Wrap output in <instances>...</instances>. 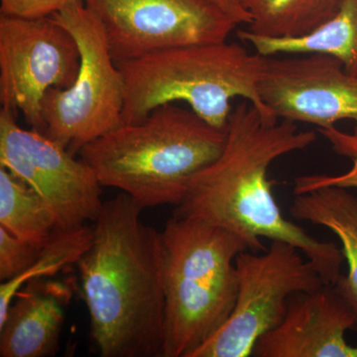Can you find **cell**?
Instances as JSON below:
<instances>
[{"label": "cell", "mask_w": 357, "mask_h": 357, "mask_svg": "<svg viewBox=\"0 0 357 357\" xmlns=\"http://www.w3.org/2000/svg\"><path fill=\"white\" fill-rule=\"evenodd\" d=\"M290 213L297 220L330 229L340 241L349 271L335 286L356 312L357 330V197L345 188H319L295 195Z\"/></svg>", "instance_id": "cell-14"}, {"label": "cell", "mask_w": 357, "mask_h": 357, "mask_svg": "<svg viewBox=\"0 0 357 357\" xmlns=\"http://www.w3.org/2000/svg\"><path fill=\"white\" fill-rule=\"evenodd\" d=\"M356 326V312L335 285L294 294L285 318L258 340L252 356L357 357L345 340Z\"/></svg>", "instance_id": "cell-12"}, {"label": "cell", "mask_w": 357, "mask_h": 357, "mask_svg": "<svg viewBox=\"0 0 357 357\" xmlns=\"http://www.w3.org/2000/svg\"><path fill=\"white\" fill-rule=\"evenodd\" d=\"M70 298L69 289L48 278L25 284L0 326V356H55Z\"/></svg>", "instance_id": "cell-13"}, {"label": "cell", "mask_w": 357, "mask_h": 357, "mask_svg": "<svg viewBox=\"0 0 357 357\" xmlns=\"http://www.w3.org/2000/svg\"><path fill=\"white\" fill-rule=\"evenodd\" d=\"M53 17L76 40L81 66L69 88L51 89L45 95L44 134L75 155L124 124V81L102 21L84 0L72 2Z\"/></svg>", "instance_id": "cell-6"}, {"label": "cell", "mask_w": 357, "mask_h": 357, "mask_svg": "<svg viewBox=\"0 0 357 357\" xmlns=\"http://www.w3.org/2000/svg\"><path fill=\"white\" fill-rule=\"evenodd\" d=\"M258 91L279 119L319 128L344 119L357 123V76L326 54L266 56Z\"/></svg>", "instance_id": "cell-11"}, {"label": "cell", "mask_w": 357, "mask_h": 357, "mask_svg": "<svg viewBox=\"0 0 357 357\" xmlns=\"http://www.w3.org/2000/svg\"><path fill=\"white\" fill-rule=\"evenodd\" d=\"M124 192L105 202L77 262L91 337L102 357H162L165 326L161 232Z\"/></svg>", "instance_id": "cell-2"}, {"label": "cell", "mask_w": 357, "mask_h": 357, "mask_svg": "<svg viewBox=\"0 0 357 357\" xmlns=\"http://www.w3.org/2000/svg\"><path fill=\"white\" fill-rule=\"evenodd\" d=\"M79 66V45L53 16L0 15V102L21 112L31 129L45 133V95L51 89L69 88Z\"/></svg>", "instance_id": "cell-9"}, {"label": "cell", "mask_w": 357, "mask_h": 357, "mask_svg": "<svg viewBox=\"0 0 357 357\" xmlns=\"http://www.w3.org/2000/svg\"><path fill=\"white\" fill-rule=\"evenodd\" d=\"M237 36L263 56L311 53L333 56L342 63L347 73L357 76V0H342L337 13L306 36L268 38L248 30H238Z\"/></svg>", "instance_id": "cell-15"}, {"label": "cell", "mask_w": 357, "mask_h": 357, "mask_svg": "<svg viewBox=\"0 0 357 357\" xmlns=\"http://www.w3.org/2000/svg\"><path fill=\"white\" fill-rule=\"evenodd\" d=\"M161 237L166 298L162 357H192L229 318L238 292L236 257L250 248L229 230L176 215Z\"/></svg>", "instance_id": "cell-5"}, {"label": "cell", "mask_w": 357, "mask_h": 357, "mask_svg": "<svg viewBox=\"0 0 357 357\" xmlns=\"http://www.w3.org/2000/svg\"><path fill=\"white\" fill-rule=\"evenodd\" d=\"M222 1L225 2V3L232 4V6H238L236 0H222Z\"/></svg>", "instance_id": "cell-23"}, {"label": "cell", "mask_w": 357, "mask_h": 357, "mask_svg": "<svg viewBox=\"0 0 357 357\" xmlns=\"http://www.w3.org/2000/svg\"><path fill=\"white\" fill-rule=\"evenodd\" d=\"M0 167L41 198L59 229L95 222L103 206L102 185L95 171L39 131L26 130L13 110H0Z\"/></svg>", "instance_id": "cell-10"}, {"label": "cell", "mask_w": 357, "mask_h": 357, "mask_svg": "<svg viewBox=\"0 0 357 357\" xmlns=\"http://www.w3.org/2000/svg\"><path fill=\"white\" fill-rule=\"evenodd\" d=\"M238 292L225 325L192 357H248L258 340L280 325L294 294L325 285L304 253L283 241L236 257Z\"/></svg>", "instance_id": "cell-7"}, {"label": "cell", "mask_w": 357, "mask_h": 357, "mask_svg": "<svg viewBox=\"0 0 357 357\" xmlns=\"http://www.w3.org/2000/svg\"><path fill=\"white\" fill-rule=\"evenodd\" d=\"M0 227L38 248L59 229L38 195L3 167H0Z\"/></svg>", "instance_id": "cell-17"}, {"label": "cell", "mask_w": 357, "mask_h": 357, "mask_svg": "<svg viewBox=\"0 0 357 357\" xmlns=\"http://www.w3.org/2000/svg\"><path fill=\"white\" fill-rule=\"evenodd\" d=\"M265 63L266 56L227 41L116 63L124 81L123 123L141 121L165 103L183 102L213 128L227 130L234 98L248 100L264 116L277 117L258 91Z\"/></svg>", "instance_id": "cell-4"}, {"label": "cell", "mask_w": 357, "mask_h": 357, "mask_svg": "<svg viewBox=\"0 0 357 357\" xmlns=\"http://www.w3.org/2000/svg\"><path fill=\"white\" fill-rule=\"evenodd\" d=\"M225 142L227 130L171 102L91 141L79 153L102 187L121 190L144 210L178 206L191 178L218 158Z\"/></svg>", "instance_id": "cell-3"}, {"label": "cell", "mask_w": 357, "mask_h": 357, "mask_svg": "<svg viewBox=\"0 0 357 357\" xmlns=\"http://www.w3.org/2000/svg\"><path fill=\"white\" fill-rule=\"evenodd\" d=\"M317 140L296 122L264 116L248 100L230 114L222 154L194 176L174 215L199 218L243 237L250 251H264L261 239L300 249L325 285L340 279L344 255L337 244L314 238L284 217L268 178L270 166Z\"/></svg>", "instance_id": "cell-1"}, {"label": "cell", "mask_w": 357, "mask_h": 357, "mask_svg": "<svg viewBox=\"0 0 357 357\" xmlns=\"http://www.w3.org/2000/svg\"><path fill=\"white\" fill-rule=\"evenodd\" d=\"M76 0H0L1 15L21 18L50 17Z\"/></svg>", "instance_id": "cell-20"}, {"label": "cell", "mask_w": 357, "mask_h": 357, "mask_svg": "<svg viewBox=\"0 0 357 357\" xmlns=\"http://www.w3.org/2000/svg\"><path fill=\"white\" fill-rule=\"evenodd\" d=\"M40 249L0 227V280H13L22 274L36 259Z\"/></svg>", "instance_id": "cell-19"}, {"label": "cell", "mask_w": 357, "mask_h": 357, "mask_svg": "<svg viewBox=\"0 0 357 357\" xmlns=\"http://www.w3.org/2000/svg\"><path fill=\"white\" fill-rule=\"evenodd\" d=\"M251 18L248 31L268 38L306 36L337 13L342 0H236Z\"/></svg>", "instance_id": "cell-16"}, {"label": "cell", "mask_w": 357, "mask_h": 357, "mask_svg": "<svg viewBox=\"0 0 357 357\" xmlns=\"http://www.w3.org/2000/svg\"><path fill=\"white\" fill-rule=\"evenodd\" d=\"M351 168L342 175H307L296 178L294 192L299 195L324 187L357 189V158H351Z\"/></svg>", "instance_id": "cell-21"}, {"label": "cell", "mask_w": 357, "mask_h": 357, "mask_svg": "<svg viewBox=\"0 0 357 357\" xmlns=\"http://www.w3.org/2000/svg\"><path fill=\"white\" fill-rule=\"evenodd\" d=\"M318 131L330 142L335 153L351 159L357 158V123L352 133L342 132L335 126L318 128Z\"/></svg>", "instance_id": "cell-22"}, {"label": "cell", "mask_w": 357, "mask_h": 357, "mask_svg": "<svg viewBox=\"0 0 357 357\" xmlns=\"http://www.w3.org/2000/svg\"><path fill=\"white\" fill-rule=\"evenodd\" d=\"M102 21L115 62L227 41L250 16L222 0H84Z\"/></svg>", "instance_id": "cell-8"}, {"label": "cell", "mask_w": 357, "mask_h": 357, "mask_svg": "<svg viewBox=\"0 0 357 357\" xmlns=\"http://www.w3.org/2000/svg\"><path fill=\"white\" fill-rule=\"evenodd\" d=\"M93 236V225L58 229L39 251L34 262L20 276L0 285V326L6 321L16 294L28 282L48 278L70 265L77 264L86 252Z\"/></svg>", "instance_id": "cell-18"}]
</instances>
